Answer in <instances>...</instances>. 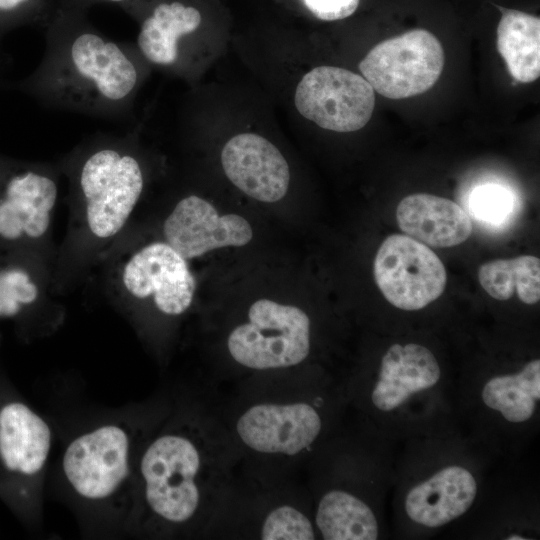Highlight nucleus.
Listing matches in <instances>:
<instances>
[{
    "label": "nucleus",
    "instance_id": "21",
    "mask_svg": "<svg viewBox=\"0 0 540 540\" xmlns=\"http://www.w3.org/2000/svg\"><path fill=\"white\" fill-rule=\"evenodd\" d=\"M497 48L511 76L522 83L540 75V19L537 16L505 10L497 28Z\"/></svg>",
    "mask_w": 540,
    "mask_h": 540
},
{
    "label": "nucleus",
    "instance_id": "15",
    "mask_svg": "<svg viewBox=\"0 0 540 540\" xmlns=\"http://www.w3.org/2000/svg\"><path fill=\"white\" fill-rule=\"evenodd\" d=\"M139 22L135 46L152 65L174 68L179 64L183 41L202 23L200 10L182 0L137 3L122 8Z\"/></svg>",
    "mask_w": 540,
    "mask_h": 540
},
{
    "label": "nucleus",
    "instance_id": "17",
    "mask_svg": "<svg viewBox=\"0 0 540 540\" xmlns=\"http://www.w3.org/2000/svg\"><path fill=\"white\" fill-rule=\"evenodd\" d=\"M476 494L477 483L469 470L447 466L407 493L405 510L414 522L436 528L467 512Z\"/></svg>",
    "mask_w": 540,
    "mask_h": 540
},
{
    "label": "nucleus",
    "instance_id": "18",
    "mask_svg": "<svg viewBox=\"0 0 540 540\" xmlns=\"http://www.w3.org/2000/svg\"><path fill=\"white\" fill-rule=\"evenodd\" d=\"M51 445L50 426L29 406L10 402L0 409V459L8 471L25 477L39 475Z\"/></svg>",
    "mask_w": 540,
    "mask_h": 540
},
{
    "label": "nucleus",
    "instance_id": "9",
    "mask_svg": "<svg viewBox=\"0 0 540 540\" xmlns=\"http://www.w3.org/2000/svg\"><path fill=\"white\" fill-rule=\"evenodd\" d=\"M374 278L390 304L408 311L438 299L447 283L440 258L427 245L401 234L382 242L374 260Z\"/></svg>",
    "mask_w": 540,
    "mask_h": 540
},
{
    "label": "nucleus",
    "instance_id": "13",
    "mask_svg": "<svg viewBox=\"0 0 540 540\" xmlns=\"http://www.w3.org/2000/svg\"><path fill=\"white\" fill-rule=\"evenodd\" d=\"M58 171L43 164L11 174L0 197V236L39 239L49 230L58 194Z\"/></svg>",
    "mask_w": 540,
    "mask_h": 540
},
{
    "label": "nucleus",
    "instance_id": "3",
    "mask_svg": "<svg viewBox=\"0 0 540 540\" xmlns=\"http://www.w3.org/2000/svg\"><path fill=\"white\" fill-rule=\"evenodd\" d=\"M308 389L297 378L241 385L226 411L217 412L250 476L285 479L312 451L324 417Z\"/></svg>",
    "mask_w": 540,
    "mask_h": 540
},
{
    "label": "nucleus",
    "instance_id": "19",
    "mask_svg": "<svg viewBox=\"0 0 540 540\" xmlns=\"http://www.w3.org/2000/svg\"><path fill=\"white\" fill-rule=\"evenodd\" d=\"M396 220L407 236L436 248L457 246L472 232L471 219L461 206L425 193L403 198L396 209Z\"/></svg>",
    "mask_w": 540,
    "mask_h": 540
},
{
    "label": "nucleus",
    "instance_id": "26",
    "mask_svg": "<svg viewBox=\"0 0 540 540\" xmlns=\"http://www.w3.org/2000/svg\"><path fill=\"white\" fill-rule=\"evenodd\" d=\"M55 3L52 0H0V26L20 22H46Z\"/></svg>",
    "mask_w": 540,
    "mask_h": 540
},
{
    "label": "nucleus",
    "instance_id": "28",
    "mask_svg": "<svg viewBox=\"0 0 540 540\" xmlns=\"http://www.w3.org/2000/svg\"><path fill=\"white\" fill-rule=\"evenodd\" d=\"M143 1L144 0H57L55 5L64 8L88 11L92 6L99 4H114L122 9L126 6L141 3Z\"/></svg>",
    "mask_w": 540,
    "mask_h": 540
},
{
    "label": "nucleus",
    "instance_id": "6",
    "mask_svg": "<svg viewBox=\"0 0 540 540\" xmlns=\"http://www.w3.org/2000/svg\"><path fill=\"white\" fill-rule=\"evenodd\" d=\"M139 433L129 425L107 423L74 438L62 458L63 474L83 500L102 506L133 504Z\"/></svg>",
    "mask_w": 540,
    "mask_h": 540
},
{
    "label": "nucleus",
    "instance_id": "7",
    "mask_svg": "<svg viewBox=\"0 0 540 540\" xmlns=\"http://www.w3.org/2000/svg\"><path fill=\"white\" fill-rule=\"evenodd\" d=\"M247 491L233 484L216 513L207 535L263 540H313L314 520L286 480L248 477Z\"/></svg>",
    "mask_w": 540,
    "mask_h": 540
},
{
    "label": "nucleus",
    "instance_id": "1",
    "mask_svg": "<svg viewBox=\"0 0 540 540\" xmlns=\"http://www.w3.org/2000/svg\"><path fill=\"white\" fill-rule=\"evenodd\" d=\"M238 464L214 408L165 422L138 455L131 509L137 526L153 536L206 535Z\"/></svg>",
    "mask_w": 540,
    "mask_h": 540
},
{
    "label": "nucleus",
    "instance_id": "14",
    "mask_svg": "<svg viewBox=\"0 0 540 540\" xmlns=\"http://www.w3.org/2000/svg\"><path fill=\"white\" fill-rule=\"evenodd\" d=\"M221 163L228 179L248 196L272 203L287 193L290 171L287 161L266 138L242 133L227 141Z\"/></svg>",
    "mask_w": 540,
    "mask_h": 540
},
{
    "label": "nucleus",
    "instance_id": "29",
    "mask_svg": "<svg viewBox=\"0 0 540 540\" xmlns=\"http://www.w3.org/2000/svg\"><path fill=\"white\" fill-rule=\"evenodd\" d=\"M506 539H510V540L518 539V540H522V539H526V538H523V537L518 536V535H510V537H507Z\"/></svg>",
    "mask_w": 540,
    "mask_h": 540
},
{
    "label": "nucleus",
    "instance_id": "24",
    "mask_svg": "<svg viewBox=\"0 0 540 540\" xmlns=\"http://www.w3.org/2000/svg\"><path fill=\"white\" fill-rule=\"evenodd\" d=\"M39 296V288L23 269L0 271V317H12L24 306L33 304Z\"/></svg>",
    "mask_w": 540,
    "mask_h": 540
},
{
    "label": "nucleus",
    "instance_id": "8",
    "mask_svg": "<svg viewBox=\"0 0 540 540\" xmlns=\"http://www.w3.org/2000/svg\"><path fill=\"white\" fill-rule=\"evenodd\" d=\"M444 51L429 31L415 29L371 49L359 69L376 92L403 99L429 90L440 77Z\"/></svg>",
    "mask_w": 540,
    "mask_h": 540
},
{
    "label": "nucleus",
    "instance_id": "2",
    "mask_svg": "<svg viewBox=\"0 0 540 540\" xmlns=\"http://www.w3.org/2000/svg\"><path fill=\"white\" fill-rule=\"evenodd\" d=\"M41 64L27 90L46 108L126 121L144 76L135 44L99 31L87 11L54 6Z\"/></svg>",
    "mask_w": 540,
    "mask_h": 540
},
{
    "label": "nucleus",
    "instance_id": "11",
    "mask_svg": "<svg viewBox=\"0 0 540 540\" xmlns=\"http://www.w3.org/2000/svg\"><path fill=\"white\" fill-rule=\"evenodd\" d=\"M120 281L130 297L151 299L160 313L170 317L188 310L196 288L187 260L165 241L149 243L132 253L122 265Z\"/></svg>",
    "mask_w": 540,
    "mask_h": 540
},
{
    "label": "nucleus",
    "instance_id": "4",
    "mask_svg": "<svg viewBox=\"0 0 540 540\" xmlns=\"http://www.w3.org/2000/svg\"><path fill=\"white\" fill-rule=\"evenodd\" d=\"M134 134H96L63 163L85 223L99 240L116 236L126 225L145 187L143 162Z\"/></svg>",
    "mask_w": 540,
    "mask_h": 540
},
{
    "label": "nucleus",
    "instance_id": "23",
    "mask_svg": "<svg viewBox=\"0 0 540 540\" xmlns=\"http://www.w3.org/2000/svg\"><path fill=\"white\" fill-rule=\"evenodd\" d=\"M478 279L485 292L496 300H508L515 292L528 305L540 299V260L533 255L485 262L478 270Z\"/></svg>",
    "mask_w": 540,
    "mask_h": 540
},
{
    "label": "nucleus",
    "instance_id": "16",
    "mask_svg": "<svg viewBox=\"0 0 540 540\" xmlns=\"http://www.w3.org/2000/svg\"><path fill=\"white\" fill-rule=\"evenodd\" d=\"M440 375L437 359L425 346L393 344L382 357L371 402L380 411H392L413 394L433 387Z\"/></svg>",
    "mask_w": 540,
    "mask_h": 540
},
{
    "label": "nucleus",
    "instance_id": "25",
    "mask_svg": "<svg viewBox=\"0 0 540 540\" xmlns=\"http://www.w3.org/2000/svg\"><path fill=\"white\" fill-rule=\"evenodd\" d=\"M513 198L509 190L496 184L476 188L470 197V210L479 220L496 223L512 211Z\"/></svg>",
    "mask_w": 540,
    "mask_h": 540
},
{
    "label": "nucleus",
    "instance_id": "20",
    "mask_svg": "<svg viewBox=\"0 0 540 540\" xmlns=\"http://www.w3.org/2000/svg\"><path fill=\"white\" fill-rule=\"evenodd\" d=\"M313 520L317 533L325 540H375L379 535L377 519L369 505L344 489L323 493Z\"/></svg>",
    "mask_w": 540,
    "mask_h": 540
},
{
    "label": "nucleus",
    "instance_id": "22",
    "mask_svg": "<svg viewBox=\"0 0 540 540\" xmlns=\"http://www.w3.org/2000/svg\"><path fill=\"white\" fill-rule=\"evenodd\" d=\"M484 404L511 423L528 421L540 399V360L527 363L521 371L489 379L481 393Z\"/></svg>",
    "mask_w": 540,
    "mask_h": 540
},
{
    "label": "nucleus",
    "instance_id": "5",
    "mask_svg": "<svg viewBox=\"0 0 540 540\" xmlns=\"http://www.w3.org/2000/svg\"><path fill=\"white\" fill-rule=\"evenodd\" d=\"M230 359L250 378L237 385L296 378L290 371L311 352V320L294 305L269 299L252 303L246 321L234 326L226 338Z\"/></svg>",
    "mask_w": 540,
    "mask_h": 540
},
{
    "label": "nucleus",
    "instance_id": "27",
    "mask_svg": "<svg viewBox=\"0 0 540 540\" xmlns=\"http://www.w3.org/2000/svg\"><path fill=\"white\" fill-rule=\"evenodd\" d=\"M307 9L318 19L334 21L352 15L360 0H301Z\"/></svg>",
    "mask_w": 540,
    "mask_h": 540
},
{
    "label": "nucleus",
    "instance_id": "10",
    "mask_svg": "<svg viewBox=\"0 0 540 540\" xmlns=\"http://www.w3.org/2000/svg\"><path fill=\"white\" fill-rule=\"evenodd\" d=\"M294 103L304 118L323 129L353 132L370 120L375 94L364 77L344 68L320 66L302 77Z\"/></svg>",
    "mask_w": 540,
    "mask_h": 540
},
{
    "label": "nucleus",
    "instance_id": "12",
    "mask_svg": "<svg viewBox=\"0 0 540 540\" xmlns=\"http://www.w3.org/2000/svg\"><path fill=\"white\" fill-rule=\"evenodd\" d=\"M164 241L185 260L227 246H243L253 231L237 214L219 215L212 204L196 195L182 198L163 224Z\"/></svg>",
    "mask_w": 540,
    "mask_h": 540
}]
</instances>
